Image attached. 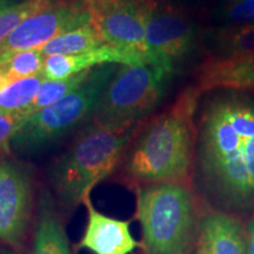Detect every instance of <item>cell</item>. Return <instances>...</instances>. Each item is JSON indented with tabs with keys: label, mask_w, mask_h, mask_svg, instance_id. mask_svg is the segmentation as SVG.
Returning <instances> with one entry per match:
<instances>
[{
	"label": "cell",
	"mask_w": 254,
	"mask_h": 254,
	"mask_svg": "<svg viewBox=\"0 0 254 254\" xmlns=\"http://www.w3.org/2000/svg\"><path fill=\"white\" fill-rule=\"evenodd\" d=\"M195 164L207 198L221 208L254 207V100L217 98L200 120Z\"/></svg>",
	"instance_id": "1"
},
{
	"label": "cell",
	"mask_w": 254,
	"mask_h": 254,
	"mask_svg": "<svg viewBox=\"0 0 254 254\" xmlns=\"http://www.w3.org/2000/svg\"><path fill=\"white\" fill-rule=\"evenodd\" d=\"M199 94L193 87L170 109L154 117L132 140L123 161L124 176L135 187L189 184L195 161L194 112Z\"/></svg>",
	"instance_id": "2"
},
{
	"label": "cell",
	"mask_w": 254,
	"mask_h": 254,
	"mask_svg": "<svg viewBox=\"0 0 254 254\" xmlns=\"http://www.w3.org/2000/svg\"><path fill=\"white\" fill-rule=\"evenodd\" d=\"M134 127L106 128L88 124L47 170V179L57 205L72 212L92 190L111 176L125 157Z\"/></svg>",
	"instance_id": "3"
},
{
	"label": "cell",
	"mask_w": 254,
	"mask_h": 254,
	"mask_svg": "<svg viewBox=\"0 0 254 254\" xmlns=\"http://www.w3.org/2000/svg\"><path fill=\"white\" fill-rule=\"evenodd\" d=\"M135 195L142 253L190 254L195 250L201 215L189 184L139 186Z\"/></svg>",
	"instance_id": "4"
},
{
	"label": "cell",
	"mask_w": 254,
	"mask_h": 254,
	"mask_svg": "<svg viewBox=\"0 0 254 254\" xmlns=\"http://www.w3.org/2000/svg\"><path fill=\"white\" fill-rule=\"evenodd\" d=\"M119 66L107 64L93 68L74 91L28 117L12 139V148L20 153L43 151L78 127L90 124Z\"/></svg>",
	"instance_id": "5"
},
{
	"label": "cell",
	"mask_w": 254,
	"mask_h": 254,
	"mask_svg": "<svg viewBox=\"0 0 254 254\" xmlns=\"http://www.w3.org/2000/svg\"><path fill=\"white\" fill-rule=\"evenodd\" d=\"M168 79L150 64L120 65L91 123L106 128L134 127L157 109Z\"/></svg>",
	"instance_id": "6"
},
{
	"label": "cell",
	"mask_w": 254,
	"mask_h": 254,
	"mask_svg": "<svg viewBox=\"0 0 254 254\" xmlns=\"http://www.w3.org/2000/svg\"><path fill=\"white\" fill-rule=\"evenodd\" d=\"M198 38V27L189 15L155 0L146 25L152 66L171 78L194 53Z\"/></svg>",
	"instance_id": "7"
},
{
	"label": "cell",
	"mask_w": 254,
	"mask_h": 254,
	"mask_svg": "<svg viewBox=\"0 0 254 254\" xmlns=\"http://www.w3.org/2000/svg\"><path fill=\"white\" fill-rule=\"evenodd\" d=\"M34 186L30 168L20 161L0 157V241L20 249L30 230Z\"/></svg>",
	"instance_id": "8"
},
{
	"label": "cell",
	"mask_w": 254,
	"mask_h": 254,
	"mask_svg": "<svg viewBox=\"0 0 254 254\" xmlns=\"http://www.w3.org/2000/svg\"><path fill=\"white\" fill-rule=\"evenodd\" d=\"M91 23L90 9L81 0H56L32 14L0 46V63L19 51L39 50L60 34Z\"/></svg>",
	"instance_id": "9"
},
{
	"label": "cell",
	"mask_w": 254,
	"mask_h": 254,
	"mask_svg": "<svg viewBox=\"0 0 254 254\" xmlns=\"http://www.w3.org/2000/svg\"><path fill=\"white\" fill-rule=\"evenodd\" d=\"M155 0H132L122 4L92 7L91 24L105 44L131 50L150 64L146 25Z\"/></svg>",
	"instance_id": "10"
},
{
	"label": "cell",
	"mask_w": 254,
	"mask_h": 254,
	"mask_svg": "<svg viewBox=\"0 0 254 254\" xmlns=\"http://www.w3.org/2000/svg\"><path fill=\"white\" fill-rule=\"evenodd\" d=\"M87 211V222L78 250H88L93 254H132L141 244L131 233V221L111 218L97 211L91 195L82 201Z\"/></svg>",
	"instance_id": "11"
},
{
	"label": "cell",
	"mask_w": 254,
	"mask_h": 254,
	"mask_svg": "<svg viewBox=\"0 0 254 254\" xmlns=\"http://www.w3.org/2000/svg\"><path fill=\"white\" fill-rule=\"evenodd\" d=\"M193 88L199 95L213 90H254V53L207 57L196 68Z\"/></svg>",
	"instance_id": "12"
},
{
	"label": "cell",
	"mask_w": 254,
	"mask_h": 254,
	"mask_svg": "<svg viewBox=\"0 0 254 254\" xmlns=\"http://www.w3.org/2000/svg\"><path fill=\"white\" fill-rule=\"evenodd\" d=\"M107 64L139 65V64H147V62L144 57L134 51L104 44L97 49L79 55L46 57L43 75L47 80H60Z\"/></svg>",
	"instance_id": "13"
},
{
	"label": "cell",
	"mask_w": 254,
	"mask_h": 254,
	"mask_svg": "<svg viewBox=\"0 0 254 254\" xmlns=\"http://www.w3.org/2000/svg\"><path fill=\"white\" fill-rule=\"evenodd\" d=\"M195 250L200 254H246L245 230L233 215L208 211L200 217Z\"/></svg>",
	"instance_id": "14"
},
{
	"label": "cell",
	"mask_w": 254,
	"mask_h": 254,
	"mask_svg": "<svg viewBox=\"0 0 254 254\" xmlns=\"http://www.w3.org/2000/svg\"><path fill=\"white\" fill-rule=\"evenodd\" d=\"M34 254H73L52 192L41 189L33 237Z\"/></svg>",
	"instance_id": "15"
},
{
	"label": "cell",
	"mask_w": 254,
	"mask_h": 254,
	"mask_svg": "<svg viewBox=\"0 0 254 254\" xmlns=\"http://www.w3.org/2000/svg\"><path fill=\"white\" fill-rule=\"evenodd\" d=\"M104 41L93 25L88 23L66 33L60 34L39 51L44 57L74 56L104 45Z\"/></svg>",
	"instance_id": "16"
},
{
	"label": "cell",
	"mask_w": 254,
	"mask_h": 254,
	"mask_svg": "<svg viewBox=\"0 0 254 254\" xmlns=\"http://www.w3.org/2000/svg\"><path fill=\"white\" fill-rule=\"evenodd\" d=\"M43 74L34 75L9 81L0 90V112L4 113H25L36 99L40 86L43 85Z\"/></svg>",
	"instance_id": "17"
},
{
	"label": "cell",
	"mask_w": 254,
	"mask_h": 254,
	"mask_svg": "<svg viewBox=\"0 0 254 254\" xmlns=\"http://www.w3.org/2000/svg\"><path fill=\"white\" fill-rule=\"evenodd\" d=\"M212 56L236 57L254 53V24L227 26L214 31Z\"/></svg>",
	"instance_id": "18"
},
{
	"label": "cell",
	"mask_w": 254,
	"mask_h": 254,
	"mask_svg": "<svg viewBox=\"0 0 254 254\" xmlns=\"http://www.w3.org/2000/svg\"><path fill=\"white\" fill-rule=\"evenodd\" d=\"M92 69L88 71H84L77 74H73L71 77L60 79V80H47L45 79L43 85L40 86V90L38 92L36 99H34L33 104L27 111L28 117L34 114L38 111L45 109V107L50 106L51 104L56 103L74 91L75 88L86 80L88 75H90Z\"/></svg>",
	"instance_id": "19"
},
{
	"label": "cell",
	"mask_w": 254,
	"mask_h": 254,
	"mask_svg": "<svg viewBox=\"0 0 254 254\" xmlns=\"http://www.w3.org/2000/svg\"><path fill=\"white\" fill-rule=\"evenodd\" d=\"M44 64L45 57L41 55L39 50H26L6 57L0 65L4 67L9 80L12 81L43 74Z\"/></svg>",
	"instance_id": "20"
},
{
	"label": "cell",
	"mask_w": 254,
	"mask_h": 254,
	"mask_svg": "<svg viewBox=\"0 0 254 254\" xmlns=\"http://www.w3.org/2000/svg\"><path fill=\"white\" fill-rule=\"evenodd\" d=\"M55 1L56 0H23L0 12V46L25 19Z\"/></svg>",
	"instance_id": "21"
},
{
	"label": "cell",
	"mask_w": 254,
	"mask_h": 254,
	"mask_svg": "<svg viewBox=\"0 0 254 254\" xmlns=\"http://www.w3.org/2000/svg\"><path fill=\"white\" fill-rule=\"evenodd\" d=\"M221 17L228 26L254 24V0H226Z\"/></svg>",
	"instance_id": "22"
},
{
	"label": "cell",
	"mask_w": 254,
	"mask_h": 254,
	"mask_svg": "<svg viewBox=\"0 0 254 254\" xmlns=\"http://www.w3.org/2000/svg\"><path fill=\"white\" fill-rule=\"evenodd\" d=\"M27 118L25 113L0 112V157L9 153L12 139Z\"/></svg>",
	"instance_id": "23"
},
{
	"label": "cell",
	"mask_w": 254,
	"mask_h": 254,
	"mask_svg": "<svg viewBox=\"0 0 254 254\" xmlns=\"http://www.w3.org/2000/svg\"><path fill=\"white\" fill-rule=\"evenodd\" d=\"M246 254H254V215L247 221L245 227Z\"/></svg>",
	"instance_id": "24"
},
{
	"label": "cell",
	"mask_w": 254,
	"mask_h": 254,
	"mask_svg": "<svg viewBox=\"0 0 254 254\" xmlns=\"http://www.w3.org/2000/svg\"><path fill=\"white\" fill-rule=\"evenodd\" d=\"M81 1H84V4L86 5L88 8H92V7H100V6L122 4V2L132 1V0H81Z\"/></svg>",
	"instance_id": "25"
},
{
	"label": "cell",
	"mask_w": 254,
	"mask_h": 254,
	"mask_svg": "<svg viewBox=\"0 0 254 254\" xmlns=\"http://www.w3.org/2000/svg\"><path fill=\"white\" fill-rule=\"evenodd\" d=\"M9 81H11V80H9L7 73L5 72L4 67L0 65V90H1V88H4Z\"/></svg>",
	"instance_id": "26"
},
{
	"label": "cell",
	"mask_w": 254,
	"mask_h": 254,
	"mask_svg": "<svg viewBox=\"0 0 254 254\" xmlns=\"http://www.w3.org/2000/svg\"><path fill=\"white\" fill-rule=\"evenodd\" d=\"M23 1V0H0V12H2L4 9L11 7L18 2Z\"/></svg>",
	"instance_id": "27"
},
{
	"label": "cell",
	"mask_w": 254,
	"mask_h": 254,
	"mask_svg": "<svg viewBox=\"0 0 254 254\" xmlns=\"http://www.w3.org/2000/svg\"><path fill=\"white\" fill-rule=\"evenodd\" d=\"M190 254H200L199 252H198V251H196V250H194V251H193V252L192 253H190Z\"/></svg>",
	"instance_id": "28"
},
{
	"label": "cell",
	"mask_w": 254,
	"mask_h": 254,
	"mask_svg": "<svg viewBox=\"0 0 254 254\" xmlns=\"http://www.w3.org/2000/svg\"><path fill=\"white\" fill-rule=\"evenodd\" d=\"M0 254H12V253H5V252H1Z\"/></svg>",
	"instance_id": "29"
},
{
	"label": "cell",
	"mask_w": 254,
	"mask_h": 254,
	"mask_svg": "<svg viewBox=\"0 0 254 254\" xmlns=\"http://www.w3.org/2000/svg\"><path fill=\"white\" fill-rule=\"evenodd\" d=\"M140 254H141V253H140ZM142 254H144V253H142Z\"/></svg>",
	"instance_id": "30"
}]
</instances>
